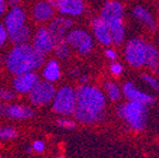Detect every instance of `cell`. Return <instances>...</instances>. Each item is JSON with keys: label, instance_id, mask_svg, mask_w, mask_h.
<instances>
[{"label": "cell", "instance_id": "1", "mask_svg": "<svg viewBox=\"0 0 159 158\" xmlns=\"http://www.w3.org/2000/svg\"><path fill=\"white\" fill-rule=\"evenodd\" d=\"M44 63V55L29 43L17 44L7 58V67L13 74L32 72Z\"/></svg>", "mask_w": 159, "mask_h": 158}, {"label": "cell", "instance_id": "2", "mask_svg": "<svg viewBox=\"0 0 159 158\" xmlns=\"http://www.w3.org/2000/svg\"><path fill=\"white\" fill-rule=\"evenodd\" d=\"M146 105L138 102L129 101L128 103L119 106L117 114L119 117L127 122L130 127L136 131H143L146 126L147 109Z\"/></svg>", "mask_w": 159, "mask_h": 158}, {"label": "cell", "instance_id": "3", "mask_svg": "<svg viewBox=\"0 0 159 158\" xmlns=\"http://www.w3.org/2000/svg\"><path fill=\"white\" fill-rule=\"evenodd\" d=\"M76 105L94 112H103L105 106V96L101 90L94 86L82 85L75 92Z\"/></svg>", "mask_w": 159, "mask_h": 158}, {"label": "cell", "instance_id": "4", "mask_svg": "<svg viewBox=\"0 0 159 158\" xmlns=\"http://www.w3.org/2000/svg\"><path fill=\"white\" fill-rule=\"evenodd\" d=\"M76 106L75 91L70 86H64L55 93L53 99V111L60 115H71Z\"/></svg>", "mask_w": 159, "mask_h": 158}, {"label": "cell", "instance_id": "5", "mask_svg": "<svg viewBox=\"0 0 159 158\" xmlns=\"http://www.w3.org/2000/svg\"><path fill=\"white\" fill-rule=\"evenodd\" d=\"M147 42L142 39L135 38L129 40L125 48V58L127 62L133 67H142L145 64L146 59Z\"/></svg>", "mask_w": 159, "mask_h": 158}, {"label": "cell", "instance_id": "6", "mask_svg": "<svg viewBox=\"0 0 159 158\" xmlns=\"http://www.w3.org/2000/svg\"><path fill=\"white\" fill-rule=\"evenodd\" d=\"M64 40L70 47L75 48L80 54L82 55L89 54L93 48L92 37L86 31L81 29H74L70 31L69 33H66Z\"/></svg>", "mask_w": 159, "mask_h": 158}, {"label": "cell", "instance_id": "7", "mask_svg": "<svg viewBox=\"0 0 159 158\" xmlns=\"http://www.w3.org/2000/svg\"><path fill=\"white\" fill-rule=\"evenodd\" d=\"M55 96V87L51 82L39 81L29 92L30 101L33 105L41 106L51 102Z\"/></svg>", "mask_w": 159, "mask_h": 158}, {"label": "cell", "instance_id": "8", "mask_svg": "<svg viewBox=\"0 0 159 158\" xmlns=\"http://www.w3.org/2000/svg\"><path fill=\"white\" fill-rule=\"evenodd\" d=\"M74 22H73L72 19L70 18H64V17H60L53 19L51 22H50L49 27L47 28L48 31H49L50 35L52 38L53 41V47L60 42L64 41L65 35H66V31L72 28Z\"/></svg>", "mask_w": 159, "mask_h": 158}, {"label": "cell", "instance_id": "9", "mask_svg": "<svg viewBox=\"0 0 159 158\" xmlns=\"http://www.w3.org/2000/svg\"><path fill=\"white\" fill-rule=\"evenodd\" d=\"M0 116L12 119H29L34 116V112L25 105H9L0 103Z\"/></svg>", "mask_w": 159, "mask_h": 158}, {"label": "cell", "instance_id": "10", "mask_svg": "<svg viewBox=\"0 0 159 158\" xmlns=\"http://www.w3.org/2000/svg\"><path fill=\"white\" fill-rule=\"evenodd\" d=\"M32 47L34 48V50H37L39 53H41L43 55L48 54V53L52 51L53 41L47 28L41 27L38 29L34 37H33Z\"/></svg>", "mask_w": 159, "mask_h": 158}, {"label": "cell", "instance_id": "11", "mask_svg": "<svg viewBox=\"0 0 159 158\" xmlns=\"http://www.w3.org/2000/svg\"><path fill=\"white\" fill-rule=\"evenodd\" d=\"M123 94H124L125 97L127 100H129V101L138 102V103L144 104L146 106L152 105L155 101L154 96L144 93V92H140L133 82H126L124 84V86H123Z\"/></svg>", "mask_w": 159, "mask_h": 158}, {"label": "cell", "instance_id": "12", "mask_svg": "<svg viewBox=\"0 0 159 158\" xmlns=\"http://www.w3.org/2000/svg\"><path fill=\"white\" fill-rule=\"evenodd\" d=\"M39 77L34 72H25L21 74H17L13 80V87L19 93H29L39 82Z\"/></svg>", "mask_w": 159, "mask_h": 158}, {"label": "cell", "instance_id": "13", "mask_svg": "<svg viewBox=\"0 0 159 158\" xmlns=\"http://www.w3.org/2000/svg\"><path fill=\"white\" fill-rule=\"evenodd\" d=\"M108 28L109 35L112 38V43L116 45L122 44L124 41L125 35V27L122 18H115V19H108L104 21Z\"/></svg>", "mask_w": 159, "mask_h": 158}, {"label": "cell", "instance_id": "14", "mask_svg": "<svg viewBox=\"0 0 159 158\" xmlns=\"http://www.w3.org/2000/svg\"><path fill=\"white\" fill-rule=\"evenodd\" d=\"M25 22V13L20 7H13L5 19V28L7 32L20 28Z\"/></svg>", "mask_w": 159, "mask_h": 158}, {"label": "cell", "instance_id": "15", "mask_svg": "<svg viewBox=\"0 0 159 158\" xmlns=\"http://www.w3.org/2000/svg\"><path fill=\"white\" fill-rule=\"evenodd\" d=\"M92 27H93V32H94L95 38L97 41L101 42L104 45H109L112 43V38L109 35L108 28H107L106 23L104 22V20L101 17H96L92 20Z\"/></svg>", "mask_w": 159, "mask_h": 158}, {"label": "cell", "instance_id": "16", "mask_svg": "<svg viewBox=\"0 0 159 158\" xmlns=\"http://www.w3.org/2000/svg\"><path fill=\"white\" fill-rule=\"evenodd\" d=\"M57 9L62 15L75 17L84 12L85 5L83 0H62Z\"/></svg>", "mask_w": 159, "mask_h": 158}, {"label": "cell", "instance_id": "17", "mask_svg": "<svg viewBox=\"0 0 159 158\" xmlns=\"http://www.w3.org/2000/svg\"><path fill=\"white\" fill-rule=\"evenodd\" d=\"M54 15V8L48 1H39L32 9V17L38 22H45Z\"/></svg>", "mask_w": 159, "mask_h": 158}, {"label": "cell", "instance_id": "18", "mask_svg": "<svg viewBox=\"0 0 159 158\" xmlns=\"http://www.w3.org/2000/svg\"><path fill=\"white\" fill-rule=\"evenodd\" d=\"M74 117L81 123L84 124H92L96 123L103 119L104 116V113L103 112H94V111H89V109H83L81 106H75L74 109Z\"/></svg>", "mask_w": 159, "mask_h": 158}, {"label": "cell", "instance_id": "19", "mask_svg": "<svg viewBox=\"0 0 159 158\" xmlns=\"http://www.w3.org/2000/svg\"><path fill=\"white\" fill-rule=\"evenodd\" d=\"M123 16H124V8L122 3L117 0H111L103 8L101 18L105 21V20L115 19V18L123 19Z\"/></svg>", "mask_w": 159, "mask_h": 158}, {"label": "cell", "instance_id": "20", "mask_svg": "<svg viewBox=\"0 0 159 158\" xmlns=\"http://www.w3.org/2000/svg\"><path fill=\"white\" fill-rule=\"evenodd\" d=\"M133 15L137 18V20H139L144 26H146L150 31H155L157 28L156 20L154 19L149 11L147 9H145L144 7H136L133 10Z\"/></svg>", "mask_w": 159, "mask_h": 158}, {"label": "cell", "instance_id": "21", "mask_svg": "<svg viewBox=\"0 0 159 158\" xmlns=\"http://www.w3.org/2000/svg\"><path fill=\"white\" fill-rule=\"evenodd\" d=\"M8 38L16 44L27 43V41H29V39L31 38V29L28 26L23 25L20 28L12 30V31H9Z\"/></svg>", "mask_w": 159, "mask_h": 158}, {"label": "cell", "instance_id": "22", "mask_svg": "<svg viewBox=\"0 0 159 158\" xmlns=\"http://www.w3.org/2000/svg\"><path fill=\"white\" fill-rule=\"evenodd\" d=\"M158 51L155 48V45L147 43L146 48V59H145V64L152 70V72H157L159 70L158 65Z\"/></svg>", "mask_w": 159, "mask_h": 158}, {"label": "cell", "instance_id": "23", "mask_svg": "<svg viewBox=\"0 0 159 158\" xmlns=\"http://www.w3.org/2000/svg\"><path fill=\"white\" fill-rule=\"evenodd\" d=\"M61 75V71H60V65L55 60H51L48 62V64L45 65L44 70H43V77L48 82H53L57 81Z\"/></svg>", "mask_w": 159, "mask_h": 158}, {"label": "cell", "instance_id": "24", "mask_svg": "<svg viewBox=\"0 0 159 158\" xmlns=\"http://www.w3.org/2000/svg\"><path fill=\"white\" fill-rule=\"evenodd\" d=\"M53 49H54V51H55V54H57L60 59H66L70 55V45L65 42V40L62 42H60V43H57V44H55L54 47H53Z\"/></svg>", "mask_w": 159, "mask_h": 158}, {"label": "cell", "instance_id": "25", "mask_svg": "<svg viewBox=\"0 0 159 158\" xmlns=\"http://www.w3.org/2000/svg\"><path fill=\"white\" fill-rule=\"evenodd\" d=\"M105 90H106L107 94H108V97L112 101H117L120 96V92H119V89L116 84L114 83H105Z\"/></svg>", "mask_w": 159, "mask_h": 158}, {"label": "cell", "instance_id": "26", "mask_svg": "<svg viewBox=\"0 0 159 158\" xmlns=\"http://www.w3.org/2000/svg\"><path fill=\"white\" fill-rule=\"evenodd\" d=\"M17 134L13 127H0V139H12L17 137Z\"/></svg>", "mask_w": 159, "mask_h": 158}, {"label": "cell", "instance_id": "27", "mask_svg": "<svg viewBox=\"0 0 159 158\" xmlns=\"http://www.w3.org/2000/svg\"><path fill=\"white\" fill-rule=\"evenodd\" d=\"M142 79L145 81V83H147L149 86L152 87V90H156V91H159V82L157 81L156 79H154L152 77L148 74H143Z\"/></svg>", "mask_w": 159, "mask_h": 158}, {"label": "cell", "instance_id": "28", "mask_svg": "<svg viewBox=\"0 0 159 158\" xmlns=\"http://www.w3.org/2000/svg\"><path fill=\"white\" fill-rule=\"evenodd\" d=\"M57 126L60 127H62V128L65 129H73L75 127V123L71 119H67V118H61V119H57Z\"/></svg>", "mask_w": 159, "mask_h": 158}, {"label": "cell", "instance_id": "29", "mask_svg": "<svg viewBox=\"0 0 159 158\" xmlns=\"http://www.w3.org/2000/svg\"><path fill=\"white\" fill-rule=\"evenodd\" d=\"M0 99L5 100V101H11L15 99V93L11 90L0 89Z\"/></svg>", "mask_w": 159, "mask_h": 158}, {"label": "cell", "instance_id": "30", "mask_svg": "<svg viewBox=\"0 0 159 158\" xmlns=\"http://www.w3.org/2000/svg\"><path fill=\"white\" fill-rule=\"evenodd\" d=\"M7 38H8L7 30H6L5 26H2L1 23H0V48L5 44V42H6V40H7Z\"/></svg>", "mask_w": 159, "mask_h": 158}, {"label": "cell", "instance_id": "31", "mask_svg": "<svg viewBox=\"0 0 159 158\" xmlns=\"http://www.w3.org/2000/svg\"><path fill=\"white\" fill-rule=\"evenodd\" d=\"M32 148L34 149V151L42 153V151H44V144H43L42 141H35L34 143L32 144Z\"/></svg>", "mask_w": 159, "mask_h": 158}, {"label": "cell", "instance_id": "32", "mask_svg": "<svg viewBox=\"0 0 159 158\" xmlns=\"http://www.w3.org/2000/svg\"><path fill=\"white\" fill-rule=\"evenodd\" d=\"M111 72L115 75L120 74L123 72V67L119 64V63H113V64L111 65Z\"/></svg>", "mask_w": 159, "mask_h": 158}, {"label": "cell", "instance_id": "33", "mask_svg": "<svg viewBox=\"0 0 159 158\" xmlns=\"http://www.w3.org/2000/svg\"><path fill=\"white\" fill-rule=\"evenodd\" d=\"M105 54H106V57L108 58V59H111V60H115L116 59V53H115V51L114 50H112V49H107L106 51H105Z\"/></svg>", "mask_w": 159, "mask_h": 158}, {"label": "cell", "instance_id": "34", "mask_svg": "<svg viewBox=\"0 0 159 158\" xmlns=\"http://www.w3.org/2000/svg\"><path fill=\"white\" fill-rule=\"evenodd\" d=\"M47 1L50 3V5L52 6L53 8H57V7H59L60 3H61V1H62V0H47Z\"/></svg>", "mask_w": 159, "mask_h": 158}, {"label": "cell", "instance_id": "35", "mask_svg": "<svg viewBox=\"0 0 159 158\" xmlns=\"http://www.w3.org/2000/svg\"><path fill=\"white\" fill-rule=\"evenodd\" d=\"M20 0H8V5L11 6V7H17L18 5H19Z\"/></svg>", "mask_w": 159, "mask_h": 158}, {"label": "cell", "instance_id": "36", "mask_svg": "<svg viewBox=\"0 0 159 158\" xmlns=\"http://www.w3.org/2000/svg\"><path fill=\"white\" fill-rule=\"evenodd\" d=\"M5 11H6V3H2V5L0 6V17L5 13Z\"/></svg>", "mask_w": 159, "mask_h": 158}, {"label": "cell", "instance_id": "37", "mask_svg": "<svg viewBox=\"0 0 159 158\" xmlns=\"http://www.w3.org/2000/svg\"><path fill=\"white\" fill-rule=\"evenodd\" d=\"M81 82H82V83L87 82V77H81Z\"/></svg>", "mask_w": 159, "mask_h": 158}, {"label": "cell", "instance_id": "38", "mask_svg": "<svg viewBox=\"0 0 159 158\" xmlns=\"http://www.w3.org/2000/svg\"><path fill=\"white\" fill-rule=\"evenodd\" d=\"M79 74V71L77 70H74V71H72V75H77Z\"/></svg>", "mask_w": 159, "mask_h": 158}, {"label": "cell", "instance_id": "39", "mask_svg": "<svg viewBox=\"0 0 159 158\" xmlns=\"http://www.w3.org/2000/svg\"><path fill=\"white\" fill-rule=\"evenodd\" d=\"M2 3H5V0H0V6L2 5Z\"/></svg>", "mask_w": 159, "mask_h": 158}, {"label": "cell", "instance_id": "40", "mask_svg": "<svg viewBox=\"0 0 159 158\" xmlns=\"http://www.w3.org/2000/svg\"><path fill=\"white\" fill-rule=\"evenodd\" d=\"M0 158H11V157H6V156H0Z\"/></svg>", "mask_w": 159, "mask_h": 158}, {"label": "cell", "instance_id": "41", "mask_svg": "<svg viewBox=\"0 0 159 158\" xmlns=\"http://www.w3.org/2000/svg\"><path fill=\"white\" fill-rule=\"evenodd\" d=\"M57 158H64V157H62V156H57Z\"/></svg>", "mask_w": 159, "mask_h": 158}, {"label": "cell", "instance_id": "42", "mask_svg": "<svg viewBox=\"0 0 159 158\" xmlns=\"http://www.w3.org/2000/svg\"><path fill=\"white\" fill-rule=\"evenodd\" d=\"M158 8H159V1H158Z\"/></svg>", "mask_w": 159, "mask_h": 158}]
</instances>
